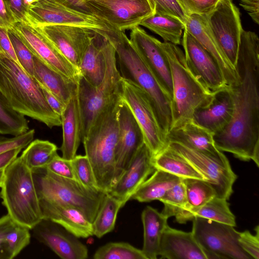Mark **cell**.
Wrapping results in <instances>:
<instances>
[{
  "label": "cell",
  "instance_id": "1",
  "mask_svg": "<svg viewBox=\"0 0 259 259\" xmlns=\"http://www.w3.org/2000/svg\"><path fill=\"white\" fill-rule=\"evenodd\" d=\"M236 69L237 82L230 86L234 110L230 122L213 135L217 148L259 166V38L242 30Z\"/></svg>",
  "mask_w": 259,
  "mask_h": 259
},
{
  "label": "cell",
  "instance_id": "2",
  "mask_svg": "<svg viewBox=\"0 0 259 259\" xmlns=\"http://www.w3.org/2000/svg\"><path fill=\"white\" fill-rule=\"evenodd\" d=\"M97 32L114 47L121 76L137 85L148 96L159 125L166 138L172 124L171 99L149 70L123 31L108 27Z\"/></svg>",
  "mask_w": 259,
  "mask_h": 259
},
{
  "label": "cell",
  "instance_id": "3",
  "mask_svg": "<svg viewBox=\"0 0 259 259\" xmlns=\"http://www.w3.org/2000/svg\"><path fill=\"white\" fill-rule=\"evenodd\" d=\"M119 95L97 116L82 139L100 191L108 193L114 183L115 151L118 137Z\"/></svg>",
  "mask_w": 259,
  "mask_h": 259
},
{
  "label": "cell",
  "instance_id": "4",
  "mask_svg": "<svg viewBox=\"0 0 259 259\" xmlns=\"http://www.w3.org/2000/svg\"><path fill=\"white\" fill-rule=\"evenodd\" d=\"M0 92L17 112L50 128L61 125V117L50 107L36 80L3 55H0Z\"/></svg>",
  "mask_w": 259,
  "mask_h": 259
},
{
  "label": "cell",
  "instance_id": "5",
  "mask_svg": "<svg viewBox=\"0 0 259 259\" xmlns=\"http://www.w3.org/2000/svg\"><path fill=\"white\" fill-rule=\"evenodd\" d=\"M0 197L17 224L33 229L42 220L33 171L21 155L5 170Z\"/></svg>",
  "mask_w": 259,
  "mask_h": 259
},
{
  "label": "cell",
  "instance_id": "6",
  "mask_svg": "<svg viewBox=\"0 0 259 259\" xmlns=\"http://www.w3.org/2000/svg\"><path fill=\"white\" fill-rule=\"evenodd\" d=\"M160 46L167 58L171 73V128L192 120L195 110L207 104L213 92L195 77L187 65L184 53L177 45L164 41L160 42Z\"/></svg>",
  "mask_w": 259,
  "mask_h": 259
},
{
  "label": "cell",
  "instance_id": "7",
  "mask_svg": "<svg viewBox=\"0 0 259 259\" xmlns=\"http://www.w3.org/2000/svg\"><path fill=\"white\" fill-rule=\"evenodd\" d=\"M103 37L106 72L102 82L95 87L80 76L77 82L81 140L97 116L120 93L121 76L117 66L116 51L110 42Z\"/></svg>",
  "mask_w": 259,
  "mask_h": 259
},
{
  "label": "cell",
  "instance_id": "8",
  "mask_svg": "<svg viewBox=\"0 0 259 259\" xmlns=\"http://www.w3.org/2000/svg\"><path fill=\"white\" fill-rule=\"evenodd\" d=\"M32 170L39 200L75 207L93 223L106 193L90 190L45 168Z\"/></svg>",
  "mask_w": 259,
  "mask_h": 259
},
{
  "label": "cell",
  "instance_id": "9",
  "mask_svg": "<svg viewBox=\"0 0 259 259\" xmlns=\"http://www.w3.org/2000/svg\"><path fill=\"white\" fill-rule=\"evenodd\" d=\"M192 221V232L207 259L252 258L239 244L234 226L200 217Z\"/></svg>",
  "mask_w": 259,
  "mask_h": 259
},
{
  "label": "cell",
  "instance_id": "10",
  "mask_svg": "<svg viewBox=\"0 0 259 259\" xmlns=\"http://www.w3.org/2000/svg\"><path fill=\"white\" fill-rule=\"evenodd\" d=\"M120 85L121 100L132 112L142 131L144 143L154 157L165 148L168 143L149 98L139 87L122 77Z\"/></svg>",
  "mask_w": 259,
  "mask_h": 259
},
{
  "label": "cell",
  "instance_id": "11",
  "mask_svg": "<svg viewBox=\"0 0 259 259\" xmlns=\"http://www.w3.org/2000/svg\"><path fill=\"white\" fill-rule=\"evenodd\" d=\"M204 15L219 47L236 68L243 30L239 10L232 0H219L213 9Z\"/></svg>",
  "mask_w": 259,
  "mask_h": 259
},
{
  "label": "cell",
  "instance_id": "12",
  "mask_svg": "<svg viewBox=\"0 0 259 259\" xmlns=\"http://www.w3.org/2000/svg\"><path fill=\"white\" fill-rule=\"evenodd\" d=\"M167 146L190 163L214 189L217 197L228 200L237 176L229 160H221L190 149L180 144L169 142Z\"/></svg>",
  "mask_w": 259,
  "mask_h": 259
},
{
  "label": "cell",
  "instance_id": "13",
  "mask_svg": "<svg viewBox=\"0 0 259 259\" xmlns=\"http://www.w3.org/2000/svg\"><path fill=\"white\" fill-rule=\"evenodd\" d=\"M93 15L112 28L123 31L138 26L153 11L148 0H85Z\"/></svg>",
  "mask_w": 259,
  "mask_h": 259
},
{
  "label": "cell",
  "instance_id": "14",
  "mask_svg": "<svg viewBox=\"0 0 259 259\" xmlns=\"http://www.w3.org/2000/svg\"><path fill=\"white\" fill-rule=\"evenodd\" d=\"M30 25L38 27L49 25L79 26L96 31L107 28L97 17L78 12L51 0H38L28 8Z\"/></svg>",
  "mask_w": 259,
  "mask_h": 259
},
{
  "label": "cell",
  "instance_id": "15",
  "mask_svg": "<svg viewBox=\"0 0 259 259\" xmlns=\"http://www.w3.org/2000/svg\"><path fill=\"white\" fill-rule=\"evenodd\" d=\"M130 41L140 57L166 95L172 99L170 68L159 40L137 26L131 30Z\"/></svg>",
  "mask_w": 259,
  "mask_h": 259
},
{
  "label": "cell",
  "instance_id": "16",
  "mask_svg": "<svg viewBox=\"0 0 259 259\" xmlns=\"http://www.w3.org/2000/svg\"><path fill=\"white\" fill-rule=\"evenodd\" d=\"M12 28L34 55L56 71L78 82L80 76L79 71L36 27L16 22Z\"/></svg>",
  "mask_w": 259,
  "mask_h": 259
},
{
  "label": "cell",
  "instance_id": "17",
  "mask_svg": "<svg viewBox=\"0 0 259 259\" xmlns=\"http://www.w3.org/2000/svg\"><path fill=\"white\" fill-rule=\"evenodd\" d=\"M184 30L182 46L185 60L195 77L212 93L228 86L217 61L185 28Z\"/></svg>",
  "mask_w": 259,
  "mask_h": 259
},
{
  "label": "cell",
  "instance_id": "18",
  "mask_svg": "<svg viewBox=\"0 0 259 259\" xmlns=\"http://www.w3.org/2000/svg\"><path fill=\"white\" fill-rule=\"evenodd\" d=\"M35 27L79 71L81 58L96 31L68 25H49Z\"/></svg>",
  "mask_w": 259,
  "mask_h": 259
},
{
  "label": "cell",
  "instance_id": "19",
  "mask_svg": "<svg viewBox=\"0 0 259 259\" xmlns=\"http://www.w3.org/2000/svg\"><path fill=\"white\" fill-rule=\"evenodd\" d=\"M118 127L114 184L126 169L138 149L144 143L141 128L130 109L122 100L118 112Z\"/></svg>",
  "mask_w": 259,
  "mask_h": 259
},
{
  "label": "cell",
  "instance_id": "20",
  "mask_svg": "<svg viewBox=\"0 0 259 259\" xmlns=\"http://www.w3.org/2000/svg\"><path fill=\"white\" fill-rule=\"evenodd\" d=\"M33 229L36 238L63 259H85L88 249L78 238L60 225L42 220Z\"/></svg>",
  "mask_w": 259,
  "mask_h": 259
},
{
  "label": "cell",
  "instance_id": "21",
  "mask_svg": "<svg viewBox=\"0 0 259 259\" xmlns=\"http://www.w3.org/2000/svg\"><path fill=\"white\" fill-rule=\"evenodd\" d=\"M234 110L232 93L228 85L213 92L210 101L195 110L192 120L214 135L230 122Z\"/></svg>",
  "mask_w": 259,
  "mask_h": 259
},
{
  "label": "cell",
  "instance_id": "22",
  "mask_svg": "<svg viewBox=\"0 0 259 259\" xmlns=\"http://www.w3.org/2000/svg\"><path fill=\"white\" fill-rule=\"evenodd\" d=\"M153 157L144 143L108 193L125 205L140 186L156 170L152 162Z\"/></svg>",
  "mask_w": 259,
  "mask_h": 259
},
{
  "label": "cell",
  "instance_id": "23",
  "mask_svg": "<svg viewBox=\"0 0 259 259\" xmlns=\"http://www.w3.org/2000/svg\"><path fill=\"white\" fill-rule=\"evenodd\" d=\"M185 29L214 58L221 68L227 84L231 86L238 79L236 68L230 63L216 41L205 15L188 16Z\"/></svg>",
  "mask_w": 259,
  "mask_h": 259
},
{
  "label": "cell",
  "instance_id": "24",
  "mask_svg": "<svg viewBox=\"0 0 259 259\" xmlns=\"http://www.w3.org/2000/svg\"><path fill=\"white\" fill-rule=\"evenodd\" d=\"M42 220L54 222L77 238L93 235L92 223L73 206L39 200Z\"/></svg>",
  "mask_w": 259,
  "mask_h": 259
},
{
  "label": "cell",
  "instance_id": "25",
  "mask_svg": "<svg viewBox=\"0 0 259 259\" xmlns=\"http://www.w3.org/2000/svg\"><path fill=\"white\" fill-rule=\"evenodd\" d=\"M167 143L175 142L221 160H228L215 146L213 134L192 120L171 128L166 135Z\"/></svg>",
  "mask_w": 259,
  "mask_h": 259
},
{
  "label": "cell",
  "instance_id": "26",
  "mask_svg": "<svg viewBox=\"0 0 259 259\" xmlns=\"http://www.w3.org/2000/svg\"><path fill=\"white\" fill-rule=\"evenodd\" d=\"M159 255L167 259H207L192 231L184 232L168 225L161 237Z\"/></svg>",
  "mask_w": 259,
  "mask_h": 259
},
{
  "label": "cell",
  "instance_id": "27",
  "mask_svg": "<svg viewBox=\"0 0 259 259\" xmlns=\"http://www.w3.org/2000/svg\"><path fill=\"white\" fill-rule=\"evenodd\" d=\"M33 78L62 103L67 104L77 93V82L66 77L34 55Z\"/></svg>",
  "mask_w": 259,
  "mask_h": 259
},
{
  "label": "cell",
  "instance_id": "28",
  "mask_svg": "<svg viewBox=\"0 0 259 259\" xmlns=\"http://www.w3.org/2000/svg\"><path fill=\"white\" fill-rule=\"evenodd\" d=\"M63 141L60 147L62 157L72 160L81 141V121L77 93L66 105L61 115Z\"/></svg>",
  "mask_w": 259,
  "mask_h": 259
},
{
  "label": "cell",
  "instance_id": "29",
  "mask_svg": "<svg viewBox=\"0 0 259 259\" xmlns=\"http://www.w3.org/2000/svg\"><path fill=\"white\" fill-rule=\"evenodd\" d=\"M103 38L95 32L81 58L79 67L80 76L95 87L101 83L106 72Z\"/></svg>",
  "mask_w": 259,
  "mask_h": 259
},
{
  "label": "cell",
  "instance_id": "30",
  "mask_svg": "<svg viewBox=\"0 0 259 259\" xmlns=\"http://www.w3.org/2000/svg\"><path fill=\"white\" fill-rule=\"evenodd\" d=\"M141 219L144 230L142 250L147 259H156L159 255L163 233L168 225V218L155 208L147 206L143 210Z\"/></svg>",
  "mask_w": 259,
  "mask_h": 259
},
{
  "label": "cell",
  "instance_id": "31",
  "mask_svg": "<svg viewBox=\"0 0 259 259\" xmlns=\"http://www.w3.org/2000/svg\"><path fill=\"white\" fill-rule=\"evenodd\" d=\"M182 180L171 174L156 169L134 193L131 199L140 202L160 200L169 189Z\"/></svg>",
  "mask_w": 259,
  "mask_h": 259
},
{
  "label": "cell",
  "instance_id": "32",
  "mask_svg": "<svg viewBox=\"0 0 259 259\" xmlns=\"http://www.w3.org/2000/svg\"><path fill=\"white\" fill-rule=\"evenodd\" d=\"M195 217L236 226L235 217L230 209L227 200L217 196L199 208L175 218L178 223L185 224Z\"/></svg>",
  "mask_w": 259,
  "mask_h": 259
},
{
  "label": "cell",
  "instance_id": "33",
  "mask_svg": "<svg viewBox=\"0 0 259 259\" xmlns=\"http://www.w3.org/2000/svg\"><path fill=\"white\" fill-rule=\"evenodd\" d=\"M152 162L156 169L163 170L182 179L192 178L204 181L203 176L190 163L167 146L153 157Z\"/></svg>",
  "mask_w": 259,
  "mask_h": 259
},
{
  "label": "cell",
  "instance_id": "34",
  "mask_svg": "<svg viewBox=\"0 0 259 259\" xmlns=\"http://www.w3.org/2000/svg\"><path fill=\"white\" fill-rule=\"evenodd\" d=\"M139 25L160 36L164 41L176 45L181 44L185 24L179 19L165 15L152 13L141 21Z\"/></svg>",
  "mask_w": 259,
  "mask_h": 259
},
{
  "label": "cell",
  "instance_id": "35",
  "mask_svg": "<svg viewBox=\"0 0 259 259\" xmlns=\"http://www.w3.org/2000/svg\"><path fill=\"white\" fill-rule=\"evenodd\" d=\"M124 205L120 200L106 193L92 223L93 235L101 238L114 228L117 213Z\"/></svg>",
  "mask_w": 259,
  "mask_h": 259
},
{
  "label": "cell",
  "instance_id": "36",
  "mask_svg": "<svg viewBox=\"0 0 259 259\" xmlns=\"http://www.w3.org/2000/svg\"><path fill=\"white\" fill-rule=\"evenodd\" d=\"M182 182L185 190L187 205L177 216L197 209L217 196L213 188L205 181L189 178L182 179Z\"/></svg>",
  "mask_w": 259,
  "mask_h": 259
},
{
  "label": "cell",
  "instance_id": "37",
  "mask_svg": "<svg viewBox=\"0 0 259 259\" xmlns=\"http://www.w3.org/2000/svg\"><path fill=\"white\" fill-rule=\"evenodd\" d=\"M57 146L47 140L32 141L22 152L21 156L32 170L45 168L57 154Z\"/></svg>",
  "mask_w": 259,
  "mask_h": 259
},
{
  "label": "cell",
  "instance_id": "38",
  "mask_svg": "<svg viewBox=\"0 0 259 259\" xmlns=\"http://www.w3.org/2000/svg\"><path fill=\"white\" fill-rule=\"evenodd\" d=\"M29 130L25 116L14 110L0 92V134L16 136Z\"/></svg>",
  "mask_w": 259,
  "mask_h": 259
},
{
  "label": "cell",
  "instance_id": "39",
  "mask_svg": "<svg viewBox=\"0 0 259 259\" xmlns=\"http://www.w3.org/2000/svg\"><path fill=\"white\" fill-rule=\"evenodd\" d=\"M95 259H147L142 249L125 242H110L99 248Z\"/></svg>",
  "mask_w": 259,
  "mask_h": 259
},
{
  "label": "cell",
  "instance_id": "40",
  "mask_svg": "<svg viewBox=\"0 0 259 259\" xmlns=\"http://www.w3.org/2000/svg\"><path fill=\"white\" fill-rule=\"evenodd\" d=\"M28 228L16 224L5 237V247L7 259H12L30 243L31 234Z\"/></svg>",
  "mask_w": 259,
  "mask_h": 259
},
{
  "label": "cell",
  "instance_id": "41",
  "mask_svg": "<svg viewBox=\"0 0 259 259\" xmlns=\"http://www.w3.org/2000/svg\"><path fill=\"white\" fill-rule=\"evenodd\" d=\"M159 201L164 204L161 212L168 218L183 211L187 205V198L182 180L169 189Z\"/></svg>",
  "mask_w": 259,
  "mask_h": 259
},
{
  "label": "cell",
  "instance_id": "42",
  "mask_svg": "<svg viewBox=\"0 0 259 259\" xmlns=\"http://www.w3.org/2000/svg\"><path fill=\"white\" fill-rule=\"evenodd\" d=\"M71 162L78 182L85 188L101 192L97 185L91 163L85 155H76Z\"/></svg>",
  "mask_w": 259,
  "mask_h": 259
},
{
  "label": "cell",
  "instance_id": "43",
  "mask_svg": "<svg viewBox=\"0 0 259 259\" xmlns=\"http://www.w3.org/2000/svg\"><path fill=\"white\" fill-rule=\"evenodd\" d=\"M8 35L12 44L19 66L33 77L34 54L20 39L14 30L8 29Z\"/></svg>",
  "mask_w": 259,
  "mask_h": 259
},
{
  "label": "cell",
  "instance_id": "44",
  "mask_svg": "<svg viewBox=\"0 0 259 259\" xmlns=\"http://www.w3.org/2000/svg\"><path fill=\"white\" fill-rule=\"evenodd\" d=\"M153 13L179 19L184 24L188 16L177 0H148Z\"/></svg>",
  "mask_w": 259,
  "mask_h": 259
},
{
  "label": "cell",
  "instance_id": "45",
  "mask_svg": "<svg viewBox=\"0 0 259 259\" xmlns=\"http://www.w3.org/2000/svg\"><path fill=\"white\" fill-rule=\"evenodd\" d=\"M47 170L62 177L78 182L71 160H68L57 154L45 168Z\"/></svg>",
  "mask_w": 259,
  "mask_h": 259
},
{
  "label": "cell",
  "instance_id": "46",
  "mask_svg": "<svg viewBox=\"0 0 259 259\" xmlns=\"http://www.w3.org/2000/svg\"><path fill=\"white\" fill-rule=\"evenodd\" d=\"M34 129L12 138L0 137V154L16 148H25L33 139Z\"/></svg>",
  "mask_w": 259,
  "mask_h": 259
},
{
  "label": "cell",
  "instance_id": "47",
  "mask_svg": "<svg viewBox=\"0 0 259 259\" xmlns=\"http://www.w3.org/2000/svg\"><path fill=\"white\" fill-rule=\"evenodd\" d=\"M255 235L249 231L239 232L238 243L242 249L252 258H259V227L255 228Z\"/></svg>",
  "mask_w": 259,
  "mask_h": 259
},
{
  "label": "cell",
  "instance_id": "48",
  "mask_svg": "<svg viewBox=\"0 0 259 259\" xmlns=\"http://www.w3.org/2000/svg\"><path fill=\"white\" fill-rule=\"evenodd\" d=\"M187 16L206 14L212 10L219 0H177Z\"/></svg>",
  "mask_w": 259,
  "mask_h": 259
},
{
  "label": "cell",
  "instance_id": "49",
  "mask_svg": "<svg viewBox=\"0 0 259 259\" xmlns=\"http://www.w3.org/2000/svg\"><path fill=\"white\" fill-rule=\"evenodd\" d=\"M9 11L16 22L30 24L28 8L24 0H4Z\"/></svg>",
  "mask_w": 259,
  "mask_h": 259
},
{
  "label": "cell",
  "instance_id": "50",
  "mask_svg": "<svg viewBox=\"0 0 259 259\" xmlns=\"http://www.w3.org/2000/svg\"><path fill=\"white\" fill-rule=\"evenodd\" d=\"M15 224L8 213L0 218V259H7L5 247V237Z\"/></svg>",
  "mask_w": 259,
  "mask_h": 259
},
{
  "label": "cell",
  "instance_id": "51",
  "mask_svg": "<svg viewBox=\"0 0 259 259\" xmlns=\"http://www.w3.org/2000/svg\"><path fill=\"white\" fill-rule=\"evenodd\" d=\"M0 55L11 58L19 64L12 44L8 35V29L1 26H0Z\"/></svg>",
  "mask_w": 259,
  "mask_h": 259
},
{
  "label": "cell",
  "instance_id": "52",
  "mask_svg": "<svg viewBox=\"0 0 259 259\" xmlns=\"http://www.w3.org/2000/svg\"><path fill=\"white\" fill-rule=\"evenodd\" d=\"M40 87L50 107L56 114L61 116L66 105L62 103L57 97L46 88L41 85Z\"/></svg>",
  "mask_w": 259,
  "mask_h": 259
},
{
  "label": "cell",
  "instance_id": "53",
  "mask_svg": "<svg viewBox=\"0 0 259 259\" xmlns=\"http://www.w3.org/2000/svg\"><path fill=\"white\" fill-rule=\"evenodd\" d=\"M240 5L246 11L252 20L259 23V0H239Z\"/></svg>",
  "mask_w": 259,
  "mask_h": 259
},
{
  "label": "cell",
  "instance_id": "54",
  "mask_svg": "<svg viewBox=\"0 0 259 259\" xmlns=\"http://www.w3.org/2000/svg\"><path fill=\"white\" fill-rule=\"evenodd\" d=\"M79 12L94 16L85 0H51Z\"/></svg>",
  "mask_w": 259,
  "mask_h": 259
},
{
  "label": "cell",
  "instance_id": "55",
  "mask_svg": "<svg viewBox=\"0 0 259 259\" xmlns=\"http://www.w3.org/2000/svg\"><path fill=\"white\" fill-rule=\"evenodd\" d=\"M16 22L15 19L9 11L4 0H0V26L12 28Z\"/></svg>",
  "mask_w": 259,
  "mask_h": 259
},
{
  "label": "cell",
  "instance_id": "56",
  "mask_svg": "<svg viewBox=\"0 0 259 259\" xmlns=\"http://www.w3.org/2000/svg\"><path fill=\"white\" fill-rule=\"evenodd\" d=\"M22 149H12L0 154V170L5 169L17 157Z\"/></svg>",
  "mask_w": 259,
  "mask_h": 259
},
{
  "label": "cell",
  "instance_id": "57",
  "mask_svg": "<svg viewBox=\"0 0 259 259\" xmlns=\"http://www.w3.org/2000/svg\"><path fill=\"white\" fill-rule=\"evenodd\" d=\"M5 170V169L0 170V187H1L4 181Z\"/></svg>",
  "mask_w": 259,
  "mask_h": 259
}]
</instances>
